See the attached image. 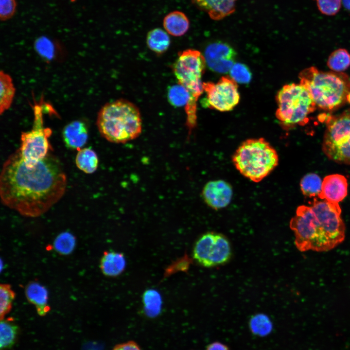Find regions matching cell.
<instances>
[{
    "label": "cell",
    "mask_w": 350,
    "mask_h": 350,
    "mask_svg": "<svg viewBox=\"0 0 350 350\" xmlns=\"http://www.w3.org/2000/svg\"><path fill=\"white\" fill-rule=\"evenodd\" d=\"M67 177L58 158L50 153L27 166L18 149L3 163L0 174L2 203L20 214L36 217L48 211L64 195Z\"/></svg>",
    "instance_id": "obj_1"
},
{
    "label": "cell",
    "mask_w": 350,
    "mask_h": 350,
    "mask_svg": "<svg viewBox=\"0 0 350 350\" xmlns=\"http://www.w3.org/2000/svg\"><path fill=\"white\" fill-rule=\"evenodd\" d=\"M341 213L340 207L325 200L314 199L312 206L298 207L290 222L297 249L301 252H326L342 243L346 228Z\"/></svg>",
    "instance_id": "obj_2"
},
{
    "label": "cell",
    "mask_w": 350,
    "mask_h": 350,
    "mask_svg": "<svg viewBox=\"0 0 350 350\" xmlns=\"http://www.w3.org/2000/svg\"><path fill=\"white\" fill-rule=\"evenodd\" d=\"M96 124L101 135L114 143H125L137 138L142 131L138 107L124 99L107 103L98 112Z\"/></svg>",
    "instance_id": "obj_3"
},
{
    "label": "cell",
    "mask_w": 350,
    "mask_h": 350,
    "mask_svg": "<svg viewBox=\"0 0 350 350\" xmlns=\"http://www.w3.org/2000/svg\"><path fill=\"white\" fill-rule=\"evenodd\" d=\"M299 79L321 109L332 111L350 102V80L345 73L310 67L299 73Z\"/></svg>",
    "instance_id": "obj_4"
},
{
    "label": "cell",
    "mask_w": 350,
    "mask_h": 350,
    "mask_svg": "<svg viewBox=\"0 0 350 350\" xmlns=\"http://www.w3.org/2000/svg\"><path fill=\"white\" fill-rule=\"evenodd\" d=\"M206 62L204 56L197 50L189 49L179 52L172 66L178 84L185 88L190 99L185 106L186 125L191 133L197 124V102L204 92L202 77Z\"/></svg>",
    "instance_id": "obj_5"
},
{
    "label": "cell",
    "mask_w": 350,
    "mask_h": 350,
    "mask_svg": "<svg viewBox=\"0 0 350 350\" xmlns=\"http://www.w3.org/2000/svg\"><path fill=\"white\" fill-rule=\"evenodd\" d=\"M237 170L245 177L259 182L278 165L276 150L264 139H250L242 143L232 158Z\"/></svg>",
    "instance_id": "obj_6"
},
{
    "label": "cell",
    "mask_w": 350,
    "mask_h": 350,
    "mask_svg": "<svg viewBox=\"0 0 350 350\" xmlns=\"http://www.w3.org/2000/svg\"><path fill=\"white\" fill-rule=\"evenodd\" d=\"M276 117L284 129L303 124L316 105L307 89L299 84L283 86L276 95Z\"/></svg>",
    "instance_id": "obj_7"
},
{
    "label": "cell",
    "mask_w": 350,
    "mask_h": 350,
    "mask_svg": "<svg viewBox=\"0 0 350 350\" xmlns=\"http://www.w3.org/2000/svg\"><path fill=\"white\" fill-rule=\"evenodd\" d=\"M322 142V150L331 160L350 165V108L330 116Z\"/></svg>",
    "instance_id": "obj_8"
},
{
    "label": "cell",
    "mask_w": 350,
    "mask_h": 350,
    "mask_svg": "<svg viewBox=\"0 0 350 350\" xmlns=\"http://www.w3.org/2000/svg\"><path fill=\"white\" fill-rule=\"evenodd\" d=\"M34 122L32 129L22 132L21 144L18 149L21 158L28 166L35 165L44 158L52 150L49 138L52 130L44 125L43 109L40 105L33 106Z\"/></svg>",
    "instance_id": "obj_9"
},
{
    "label": "cell",
    "mask_w": 350,
    "mask_h": 350,
    "mask_svg": "<svg viewBox=\"0 0 350 350\" xmlns=\"http://www.w3.org/2000/svg\"><path fill=\"white\" fill-rule=\"evenodd\" d=\"M230 244L223 235L207 232L196 241L193 257L201 265L210 267L226 262L231 256Z\"/></svg>",
    "instance_id": "obj_10"
},
{
    "label": "cell",
    "mask_w": 350,
    "mask_h": 350,
    "mask_svg": "<svg viewBox=\"0 0 350 350\" xmlns=\"http://www.w3.org/2000/svg\"><path fill=\"white\" fill-rule=\"evenodd\" d=\"M206 97L202 102L206 107L219 111L232 110L239 103L240 94L237 83L230 77L222 76L216 83H203Z\"/></svg>",
    "instance_id": "obj_11"
},
{
    "label": "cell",
    "mask_w": 350,
    "mask_h": 350,
    "mask_svg": "<svg viewBox=\"0 0 350 350\" xmlns=\"http://www.w3.org/2000/svg\"><path fill=\"white\" fill-rule=\"evenodd\" d=\"M236 52L228 44L217 41L210 44L205 51L206 65L213 71L225 73L235 63Z\"/></svg>",
    "instance_id": "obj_12"
},
{
    "label": "cell",
    "mask_w": 350,
    "mask_h": 350,
    "mask_svg": "<svg viewBox=\"0 0 350 350\" xmlns=\"http://www.w3.org/2000/svg\"><path fill=\"white\" fill-rule=\"evenodd\" d=\"M233 195L231 186L223 180H211L207 182L202 191L205 202L211 208L219 210L228 206Z\"/></svg>",
    "instance_id": "obj_13"
},
{
    "label": "cell",
    "mask_w": 350,
    "mask_h": 350,
    "mask_svg": "<svg viewBox=\"0 0 350 350\" xmlns=\"http://www.w3.org/2000/svg\"><path fill=\"white\" fill-rule=\"evenodd\" d=\"M347 178L340 174L326 176L322 184L321 192L319 198L324 199L332 206L340 207L339 203L347 195Z\"/></svg>",
    "instance_id": "obj_14"
},
{
    "label": "cell",
    "mask_w": 350,
    "mask_h": 350,
    "mask_svg": "<svg viewBox=\"0 0 350 350\" xmlns=\"http://www.w3.org/2000/svg\"><path fill=\"white\" fill-rule=\"evenodd\" d=\"M88 137L87 124L75 120L67 124L62 131V138L66 147L79 151L87 143Z\"/></svg>",
    "instance_id": "obj_15"
},
{
    "label": "cell",
    "mask_w": 350,
    "mask_h": 350,
    "mask_svg": "<svg viewBox=\"0 0 350 350\" xmlns=\"http://www.w3.org/2000/svg\"><path fill=\"white\" fill-rule=\"evenodd\" d=\"M199 10L214 20L222 19L233 13L237 0H191Z\"/></svg>",
    "instance_id": "obj_16"
},
{
    "label": "cell",
    "mask_w": 350,
    "mask_h": 350,
    "mask_svg": "<svg viewBox=\"0 0 350 350\" xmlns=\"http://www.w3.org/2000/svg\"><path fill=\"white\" fill-rule=\"evenodd\" d=\"M25 293L27 300L35 305L39 315L44 316L49 312L48 292L44 286L35 281L30 282L25 287Z\"/></svg>",
    "instance_id": "obj_17"
},
{
    "label": "cell",
    "mask_w": 350,
    "mask_h": 350,
    "mask_svg": "<svg viewBox=\"0 0 350 350\" xmlns=\"http://www.w3.org/2000/svg\"><path fill=\"white\" fill-rule=\"evenodd\" d=\"M126 261L122 253L114 251H105L101 259L100 267L106 276L116 277L124 270Z\"/></svg>",
    "instance_id": "obj_18"
},
{
    "label": "cell",
    "mask_w": 350,
    "mask_h": 350,
    "mask_svg": "<svg viewBox=\"0 0 350 350\" xmlns=\"http://www.w3.org/2000/svg\"><path fill=\"white\" fill-rule=\"evenodd\" d=\"M163 26L169 35L181 36L188 31L190 21L185 13L180 11H174L164 18Z\"/></svg>",
    "instance_id": "obj_19"
},
{
    "label": "cell",
    "mask_w": 350,
    "mask_h": 350,
    "mask_svg": "<svg viewBox=\"0 0 350 350\" xmlns=\"http://www.w3.org/2000/svg\"><path fill=\"white\" fill-rule=\"evenodd\" d=\"M146 41L148 48L159 55L165 53L171 44L169 34L159 28L150 31L147 33Z\"/></svg>",
    "instance_id": "obj_20"
},
{
    "label": "cell",
    "mask_w": 350,
    "mask_h": 350,
    "mask_svg": "<svg viewBox=\"0 0 350 350\" xmlns=\"http://www.w3.org/2000/svg\"><path fill=\"white\" fill-rule=\"evenodd\" d=\"M75 161L77 167L87 174L94 173L99 165V158L96 153L89 147L82 148L78 151Z\"/></svg>",
    "instance_id": "obj_21"
},
{
    "label": "cell",
    "mask_w": 350,
    "mask_h": 350,
    "mask_svg": "<svg viewBox=\"0 0 350 350\" xmlns=\"http://www.w3.org/2000/svg\"><path fill=\"white\" fill-rule=\"evenodd\" d=\"M0 113L2 114L12 105L15 88L11 76L2 70L0 72Z\"/></svg>",
    "instance_id": "obj_22"
},
{
    "label": "cell",
    "mask_w": 350,
    "mask_h": 350,
    "mask_svg": "<svg viewBox=\"0 0 350 350\" xmlns=\"http://www.w3.org/2000/svg\"><path fill=\"white\" fill-rule=\"evenodd\" d=\"M0 348L4 350L11 348L16 342L19 329L12 318L0 320Z\"/></svg>",
    "instance_id": "obj_23"
},
{
    "label": "cell",
    "mask_w": 350,
    "mask_h": 350,
    "mask_svg": "<svg viewBox=\"0 0 350 350\" xmlns=\"http://www.w3.org/2000/svg\"><path fill=\"white\" fill-rule=\"evenodd\" d=\"M322 181L320 176L315 173H308L301 178L300 187L302 193L308 197H319L321 192Z\"/></svg>",
    "instance_id": "obj_24"
},
{
    "label": "cell",
    "mask_w": 350,
    "mask_h": 350,
    "mask_svg": "<svg viewBox=\"0 0 350 350\" xmlns=\"http://www.w3.org/2000/svg\"><path fill=\"white\" fill-rule=\"evenodd\" d=\"M327 64L333 71L342 72L350 66V54L344 49H339L331 53Z\"/></svg>",
    "instance_id": "obj_25"
},
{
    "label": "cell",
    "mask_w": 350,
    "mask_h": 350,
    "mask_svg": "<svg viewBox=\"0 0 350 350\" xmlns=\"http://www.w3.org/2000/svg\"><path fill=\"white\" fill-rule=\"evenodd\" d=\"M142 299L144 311L147 315L154 317L159 314L162 300L158 292L153 289L148 290L144 292Z\"/></svg>",
    "instance_id": "obj_26"
},
{
    "label": "cell",
    "mask_w": 350,
    "mask_h": 350,
    "mask_svg": "<svg viewBox=\"0 0 350 350\" xmlns=\"http://www.w3.org/2000/svg\"><path fill=\"white\" fill-rule=\"evenodd\" d=\"M53 245L54 250L57 253L63 255H68L73 251L76 245V239L70 232H63L56 236Z\"/></svg>",
    "instance_id": "obj_27"
},
{
    "label": "cell",
    "mask_w": 350,
    "mask_h": 350,
    "mask_svg": "<svg viewBox=\"0 0 350 350\" xmlns=\"http://www.w3.org/2000/svg\"><path fill=\"white\" fill-rule=\"evenodd\" d=\"M167 98L170 104L175 107L185 106L190 99L188 91L179 84L171 86L167 91Z\"/></svg>",
    "instance_id": "obj_28"
},
{
    "label": "cell",
    "mask_w": 350,
    "mask_h": 350,
    "mask_svg": "<svg viewBox=\"0 0 350 350\" xmlns=\"http://www.w3.org/2000/svg\"><path fill=\"white\" fill-rule=\"evenodd\" d=\"M15 293L8 284H1L0 286V317L4 319L5 315L11 310Z\"/></svg>",
    "instance_id": "obj_29"
},
{
    "label": "cell",
    "mask_w": 350,
    "mask_h": 350,
    "mask_svg": "<svg viewBox=\"0 0 350 350\" xmlns=\"http://www.w3.org/2000/svg\"><path fill=\"white\" fill-rule=\"evenodd\" d=\"M231 77L237 83L248 84L252 78L249 68L245 64L235 63L230 70Z\"/></svg>",
    "instance_id": "obj_30"
},
{
    "label": "cell",
    "mask_w": 350,
    "mask_h": 350,
    "mask_svg": "<svg viewBox=\"0 0 350 350\" xmlns=\"http://www.w3.org/2000/svg\"><path fill=\"white\" fill-rule=\"evenodd\" d=\"M250 326L254 332L260 334L267 333L272 328V324L269 318L262 314L252 316L250 321Z\"/></svg>",
    "instance_id": "obj_31"
},
{
    "label": "cell",
    "mask_w": 350,
    "mask_h": 350,
    "mask_svg": "<svg viewBox=\"0 0 350 350\" xmlns=\"http://www.w3.org/2000/svg\"><path fill=\"white\" fill-rule=\"evenodd\" d=\"M319 10L328 16L335 15L340 10L342 0H316Z\"/></svg>",
    "instance_id": "obj_32"
},
{
    "label": "cell",
    "mask_w": 350,
    "mask_h": 350,
    "mask_svg": "<svg viewBox=\"0 0 350 350\" xmlns=\"http://www.w3.org/2000/svg\"><path fill=\"white\" fill-rule=\"evenodd\" d=\"M17 8L16 0H0V18L5 21L15 14Z\"/></svg>",
    "instance_id": "obj_33"
},
{
    "label": "cell",
    "mask_w": 350,
    "mask_h": 350,
    "mask_svg": "<svg viewBox=\"0 0 350 350\" xmlns=\"http://www.w3.org/2000/svg\"><path fill=\"white\" fill-rule=\"evenodd\" d=\"M112 350H141V349L135 341H129L116 345Z\"/></svg>",
    "instance_id": "obj_34"
},
{
    "label": "cell",
    "mask_w": 350,
    "mask_h": 350,
    "mask_svg": "<svg viewBox=\"0 0 350 350\" xmlns=\"http://www.w3.org/2000/svg\"><path fill=\"white\" fill-rule=\"evenodd\" d=\"M206 350H229L228 347L218 342H213L208 346Z\"/></svg>",
    "instance_id": "obj_35"
},
{
    "label": "cell",
    "mask_w": 350,
    "mask_h": 350,
    "mask_svg": "<svg viewBox=\"0 0 350 350\" xmlns=\"http://www.w3.org/2000/svg\"><path fill=\"white\" fill-rule=\"evenodd\" d=\"M342 1L345 8L350 11V0H342Z\"/></svg>",
    "instance_id": "obj_36"
}]
</instances>
